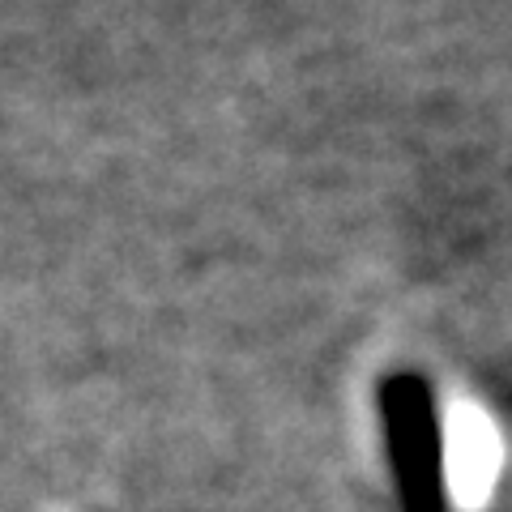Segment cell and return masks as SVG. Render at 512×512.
<instances>
[{"instance_id":"6da1fadb","label":"cell","mask_w":512,"mask_h":512,"mask_svg":"<svg viewBox=\"0 0 512 512\" xmlns=\"http://www.w3.org/2000/svg\"><path fill=\"white\" fill-rule=\"evenodd\" d=\"M384 423H389L393 461L402 470L406 495L414 504H436L444 487V444L436 427V406L419 376H393L380 389Z\"/></svg>"},{"instance_id":"7a4b0ae2","label":"cell","mask_w":512,"mask_h":512,"mask_svg":"<svg viewBox=\"0 0 512 512\" xmlns=\"http://www.w3.org/2000/svg\"><path fill=\"white\" fill-rule=\"evenodd\" d=\"M487 478H491V448L474 427H466L448 448V487L461 500H478L487 491Z\"/></svg>"}]
</instances>
